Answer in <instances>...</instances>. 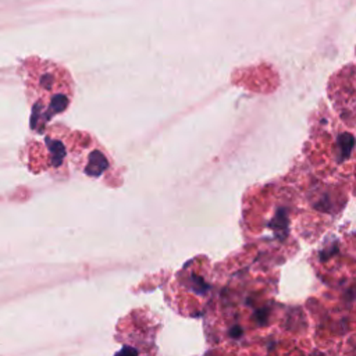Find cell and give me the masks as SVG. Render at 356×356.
Returning a JSON list of instances; mask_svg holds the SVG:
<instances>
[{"label":"cell","mask_w":356,"mask_h":356,"mask_svg":"<svg viewBox=\"0 0 356 356\" xmlns=\"http://www.w3.org/2000/svg\"><path fill=\"white\" fill-rule=\"evenodd\" d=\"M231 335H232V337H240V335H241V330H240L238 327L232 328V330H231Z\"/></svg>","instance_id":"obj_2"},{"label":"cell","mask_w":356,"mask_h":356,"mask_svg":"<svg viewBox=\"0 0 356 356\" xmlns=\"http://www.w3.org/2000/svg\"><path fill=\"white\" fill-rule=\"evenodd\" d=\"M28 93L32 99V120H48L68 107L71 81L68 74L52 63H34L30 71Z\"/></svg>","instance_id":"obj_1"}]
</instances>
